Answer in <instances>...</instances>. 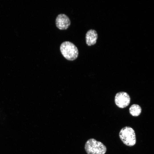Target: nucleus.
Segmentation results:
<instances>
[{
	"mask_svg": "<svg viewBox=\"0 0 154 154\" xmlns=\"http://www.w3.org/2000/svg\"><path fill=\"white\" fill-rule=\"evenodd\" d=\"M84 149L87 154H105L107 151L105 145L93 138L90 139L86 142Z\"/></svg>",
	"mask_w": 154,
	"mask_h": 154,
	"instance_id": "nucleus-1",
	"label": "nucleus"
},
{
	"mask_svg": "<svg viewBox=\"0 0 154 154\" xmlns=\"http://www.w3.org/2000/svg\"><path fill=\"white\" fill-rule=\"evenodd\" d=\"M60 50L63 56L68 60H74L78 56L77 48L70 42L66 41L62 43L60 46Z\"/></svg>",
	"mask_w": 154,
	"mask_h": 154,
	"instance_id": "nucleus-2",
	"label": "nucleus"
},
{
	"mask_svg": "<svg viewBox=\"0 0 154 154\" xmlns=\"http://www.w3.org/2000/svg\"><path fill=\"white\" fill-rule=\"evenodd\" d=\"M119 136L123 143L126 145L132 146L136 143L135 131L130 127L125 126L122 128L119 131Z\"/></svg>",
	"mask_w": 154,
	"mask_h": 154,
	"instance_id": "nucleus-3",
	"label": "nucleus"
},
{
	"mask_svg": "<svg viewBox=\"0 0 154 154\" xmlns=\"http://www.w3.org/2000/svg\"><path fill=\"white\" fill-rule=\"evenodd\" d=\"M130 102V97L126 92H119L116 94L115 96V103L119 108H123L126 107L129 104Z\"/></svg>",
	"mask_w": 154,
	"mask_h": 154,
	"instance_id": "nucleus-4",
	"label": "nucleus"
},
{
	"mask_svg": "<svg viewBox=\"0 0 154 154\" xmlns=\"http://www.w3.org/2000/svg\"><path fill=\"white\" fill-rule=\"evenodd\" d=\"M56 25L60 30L67 29L70 25L69 18L64 14H60L57 16L55 20Z\"/></svg>",
	"mask_w": 154,
	"mask_h": 154,
	"instance_id": "nucleus-5",
	"label": "nucleus"
},
{
	"mask_svg": "<svg viewBox=\"0 0 154 154\" xmlns=\"http://www.w3.org/2000/svg\"><path fill=\"white\" fill-rule=\"evenodd\" d=\"M98 38L97 33L94 29L88 30L86 35V42L88 46L94 45L96 42Z\"/></svg>",
	"mask_w": 154,
	"mask_h": 154,
	"instance_id": "nucleus-6",
	"label": "nucleus"
},
{
	"mask_svg": "<svg viewBox=\"0 0 154 154\" xmlns=\"http://www.w3.org/2000/svg\"><path fill=\"white\" fill-rule=\"evenodd\" d=\"M130 114L133 116H138L141 114V109L140 106L136 104L132 105L129 108Z\"/></svg>",
	"mask_w": 154,
	"mask_h": 154,
	"instance_id": "nucleus-7",
	"label": "nucleus"
}]
</instances>
